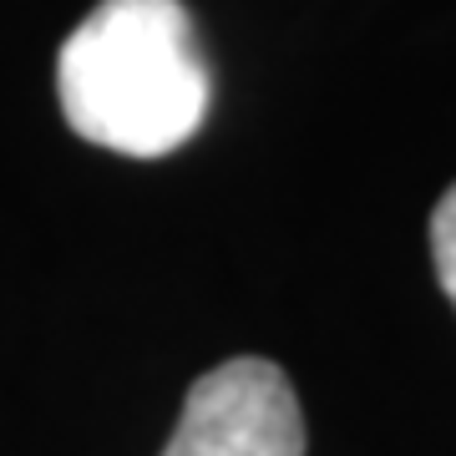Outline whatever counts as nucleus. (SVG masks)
I'll return each mask as SVG.
<instances>
[{
	"mask_svg": "<svg viewBox=\"0 0 456 456\" xmlns=\"http://www.w3.org/2000/svg\"><path fill=\"white\" fill-rule=\"evenodd\" d=\"M213 77L183 0H97L61 41L66 127L122 158H167L203 127Z\"/></svg>",
	"mask_w": 456,
	"mask_h": 456,
	"instance_id": "obj_1",
	"label": "nucleus"
},
{
	"mask_svg": "<svg viewBox=\"0 0 456 456\" xmlns=\"http://www.w3.org/2000/svg\"><path fill=\"white\" fill-rule=\"evenodd\" d=\"M163 456H305V411L289 375L239 355L198 375Z\"/></svg>",
	"mask_w": 456,
	"mask_h": 456,
	"instance_id": "obj_2",
	"label": "nucleus"
},
{
	"mask_svg": "<svg viewBox=\"0 0 456 456\" xmlns=\"http://www.w3.org/2000/svg\"><path fill=\"white\" fill-rule=\"evenodd\" d=\"M431 264H436L446 299L456 305V183L441 193L436 213H431Z\"/></svg>",
	"mask_w": 456,
	"mask_h": 456,
	"instance_id": "obj_3",
	"label": "nucleus"
}]
</instances>
